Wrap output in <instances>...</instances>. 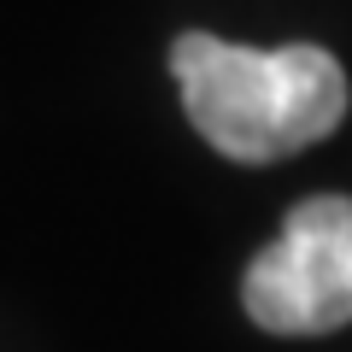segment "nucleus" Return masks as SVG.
Here are the masks:
<instances>
[{
  "label": "nucleus",
  "instance_id": "f257e3e1",
  "mask_svg": "<svg viewBox=\"0 0 352 352\" xmlns=\"http://www.w3.org/2000/svg\"><path fill=\"white\" fill-rule=\"evenodd\" d=\"M170 71L194 129L235 164L288 159L346 118V71L311 41L258 53L217 36H176Z\"/></svg>",
  "mask_w": 352,
  "mask_h": 352
},
{
  "label": "nucleus",
  "instance_id": "f03ea898",
  "mask_svg": "<svg viewBox=\"0 0 352 352\" xmlns=\"http://www.w3.org/2000/svg\"><path fill=\"white\" fill-rule=\"evenodd\" d=\"M241 305L270 335H329L352 323V200L317 194L294 206L282 235L247 264Z\"/></svg>",
  "mask_w": 352,
  "mask_h": 352
}]
</instances>
